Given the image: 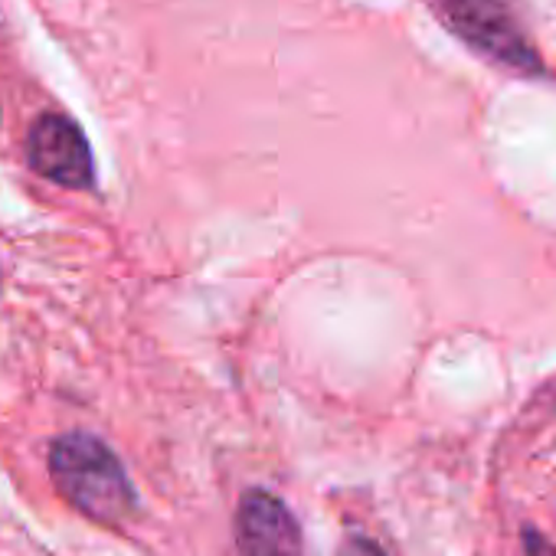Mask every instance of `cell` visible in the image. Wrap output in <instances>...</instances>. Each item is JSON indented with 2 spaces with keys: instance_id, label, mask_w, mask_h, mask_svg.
Masks as SVG:
<instances>
[{
  "instance_id": "6da1fadb",
  "label": "cell",
  "mask_w": 556,
  "mask_h": 556,
  "mask_svg": "<svg viewBox=\"0 0 556 556\" xmlns=\"http://www.w3.org/2000/svg\"><path fill=\"white\" fill-rule=\"evenodd\" d=\"M50 478L83 514L118 523L135 514L138 494L122 458L92 432H63L50 442Z\"/></svg>"
},
{
  "instance_id": "7a4b0ae2",
  "label": "cell",
  "mask_w": 556,
  "mask_h": 556,
  "mask_svg": "<svg viewBox=\"0 0 556 556\" xmlns=\"http://www.w3.org/2000/svg\"><path fill=\"white\" fill-rule=\"evenodd\" d=\"M429 4L445 30L468 50L517 76H546L520 0H429Z\"/></svg>"
},
{
  "instance_id": "3957f363",
  "label": "cell",
  "mask_w": 556,
  "mask_h": 556,
  "mask_svg": "<svg viewBox=\"0 0 556 556\" xmlns=\"http://www.w3.org/2000/svg\"><path fill=\"white\" fill-rule=\"evenodd\" d=\"M27 161L30 167L66 190H92L96 187V161L89 138L83 128L60 115L43 112L34 118L27 135Z\"/></svg>"
},
{
  "instance_id": "277c9868",
  "label": "cell",
  "mask_w": 556,
  "mask_h": 556,
  "mask_svg": "<svg viewBox=\"0 0 556 556\" xmlns=\"http://www.w3.org/2000/svg\"><path fill=\"white\" fill-rule=\"evenodd\" d=\"M239 556H305L292 510L268 491H245L236 510Z\"/></svg>"
},
{
  "instance_id": "5b68a950",
  "label": "cell",
  "mask_w": 556,
  "mask_h": 556,
  "mask_svg": "<svg viewBox=\"0 0 556 556\" xmlns=\"http://www.w3.org/2000/svg\"><path fill=\"white\" fill-rule=\"evenodd\" d=\"M341 556H387L383 546L370 536H351L344 546H341Z\"/></svg>"
}]
</instances>
